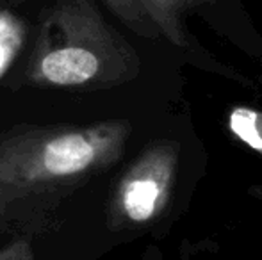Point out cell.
Here are the masks:
<instances>
[{
  "mask_svg": "<svg viewBox=\"0 0 262 260\" xmlns=\"http://www.w3.org/2000/svg\"><path fill=\"white\" fill-rule=\"evenodd\" d=\"M130 132L125 120L6 132L0 135V195L13 203L98 173L123 155Z\"/></svg>",
  "mask_w": 262,
  "mask_h": 260,
  "instance_id": "obj_2",
  "label": "cell"
},
{
  "mask_svg": "<svg viewBox=\"0 0 262 260\" xmlns=\"http://www.w3.org/2000/svg\"><path fill=\"white\" fill-rule=\"evenodd\" d=\"M228 132L262 155V111L252 107H234L227 116Z\"/></svg>",
  "mask_w": 262,
  "mask_h": 260,
  "instance_id": "obj_5",
  "label": "cell"
},
{
  "mask_svg": "<svg viewBox=\"0 0 262 260\" xmlns=\"http://www.w3.org/2000/svg\"><path fill=\"white\" fill-rule=\"evenodd\" d=\"M121 21L132 27L136 32L139 34H145V36H156L154 32V25L152 21L146 18L145 11L141 9L136 0H102Z\"/></svg>",
  "mask_w": 262,
  "mask_h": 260,
  "instance_id": "obj_7",
  "label": "cell"
},
{
  "mask_svg": "<svg viewBox=\"0 0 262 260\" xmlns=\"http://www.w3.org/2000/svg\"><path fill=\"white\" fill-rule=\"evenodd\" d=\"M180 148L171 139L154 141L127 168L111 200L113 228H139L157 221L169 207Z\"/></svg>",
  "mask_w": 262,
  "mask_h": 260,
  "instance_id": "obj_3",
  "label": "cell"
},
{
  "mask_svg": "<svg viewBox=\"0 0 262 260\" xmlns=\"http://www.w3.org/2000/svg\"><path fill=\"white\" fill-rule=\"evenodd\" d=\"M25 41V25L11 11H0V79L20 54Z\"/></svg>",
  "mask_w": 262,
  "mask_h": 260,
  "instance_id": "obj_6",
  "label": "cell"
},
{
  "mask_svg": "<svg viewBox=\"0 0 262 260\" xmlns=\"http://www.w3.org/2000/svg\"><path fill=\"white\" fill-rule=\"evenodd\" d=\"M0 260H34L31 243L27 239H14L6 248H0Z\"/></svg>",
  "mask_w": 262,
  "mask_h": 260,
  "instance_id": "obj_8",
  "label": "cell"
},
{
  "mask_svg": "<svg viewBox=\"0 0 262 260\" xmlns=\"http://www.w3.org/2000/svg\"><path fill=\"white\" fill-rule=\"evenodd\" d=\"M145 11L146 18L159 32L166 36L173 45L184 46L187 41L184 18L187 11L207 0H136Z\"/></svg>",
  "mask_w": 262,
  "mask_h": 260,
  "instance_id": "obj_4",
  "label": "cell"
},
{
  "mask_svg": "<svg viewBox=\"0 0 262 260\" xmlns=\"http://www.w3.org/2000/svg\"><path fill=\"white\" fill-rule=\"evenodd\" d=\"M139 57L91 0H55L43 13L29 79L54 89H107L136 79Z\"/></svg>",
  "mask_w": 262,
  "mask_h": 260,
  "instance_id": "obj_1",
  "label": "cell"
},
{
  "mask_svg": "<svg viewBox=\"0 0 262 260\" xmlns=\"http://www.w3.org/2000/svg\"><path fill=\"white\" fill-rule=\"evenodd\" d=\"M9 207H11V201L4 195H0V230H2L7 214H9Z\"/></svg>",
  "mask_w": 262,
  "mask_h": 260,
  "instance_id": "obj_9",
  "label": "cell"
}]
</instances>
